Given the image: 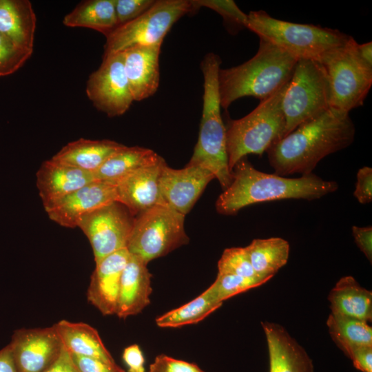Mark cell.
<instances>
[{
  "mask_svg": "<svg viewBox=\"0 0 372 372\" xmlns=\"http://www.w3.org/2000/svg\"><path fill=\"white\" fill-rule=\"evenodd\" d=\"M331 313L367 322L372 319V293L351 276L341 278L331 290Z\"/></svg>",
  "mask_w": 372,
  "mask_h": 372,
  "instance_id": "cell-24",
  "label": "cell"
},
{
  "mask_svg": "<svg viewBox=\"0 0 372 372\" xmlns=\"http://www.w3.org/2000/svg\"><path fill=\"white\" fill-rule=\"evenodd\" d=\"M9 344L17 372H45L58 359L63 348L53 326L17 329Z\"/></svg>",
  "mask_w": 372,
  "mask_h": 372,
  "instance_id": "cell-13",
  "label": "cell"
},
{
  "mask_svg": "<svg viewBox=\"0 0 372 372\" xmlns=\"http://www.w3.org/2000/svg\"><path fill=\"white\" fill-rule=\"evenodd\" d=\"M86 94L94 106L110 117L125 114L134 101L122 52L103 56L100 67L87 81Z\"/></svg>",
  "mask_w": 372,
  "mask_h": 372,
  "instance_id": "cell-12",
  "label": "cell"
},
{
  "mask_svg": "<svg viewBox=\"0 0 372 372\" xmlns=\"http://www.w3.org/2000/svg\"><path fill=\"white\" fill-rule=\"evenodd\" d=\"M216 178L209 170L197 165H187L176 169L162 167L158 183L165 205L186 215L192 209L207 184Z\"/></svg>",
  "mask_w": 372,
  "mask_h": 372,
  "instance_id": "cell-14",
  "label": "cell"
},
{
  "mask_svg": "<svg viewBox=\"0 0 372 372\" xmlns=\"http://www.w3.org/2000/svg\"><path fill=\"white\" fill-rule=\"evenodd\" d=\"M246 28L298 60L319 61L324 54L344 44L351 37L336 29L280 20L263 10L247 14Z\"/></svg>",
  "mask_w": 372,
  "mask_h": 372,
  "instance_id": "cell-5",
  "label": "cell"
},
{
  "mask_svg": "<svg viewBox=\"0 0 372 372\" xmlns=\"http://www.w3.org/2000/svg\"><path fill=\"white\" fill-rule=\"evenodd\" d=\"M134 216L118 201L103 206L82 216L77 227L87 237L95 263L127 247Z\"/></svg>",
  "mask_w": 372,
  "mask_h": 372,
  "instance_id": "cell-11",
  "label": "cell"
},
{
  "mask_svg": "<svg viewBox=\"0 0 372 372\" xmlns=\"http://www.w3.org/2000/svg\"><path fill=\"white\" fill-rule=\"evenodd\" d=\"M36 184L44 209L95 180L93 173L52 158L44 161L36 174Z\"/></svg>",
  "mask_w": 372,
  "mask_h": 372,
  "instance_id": "cell-19",
  "label": "cell"
},
{
  "mask_svg": "<svg viewBox=\"0 0 372 372\" xmlns=\"http://www.w3.org/2000/svg\"><path fill=\"white\" fill-rule=\"evenodd\" d=\"M268 280L269 279L263 278H245L231 273H218L215 281L207 291L217 301L223 302L238 293L260 286Z\"/></svg>",
  "mask_w": 372,
  "mask_h": 372,
  "instance_id": "cell-31",
  "label": "cell"
},
{
  "mask_svg": "<svg viewBox=\"0 0 372 372\" xmlns=\"http://www.w3.org/2000/svg\"><path fill=\"white\" fill-rule=\"evenodd\" d=\"M70 355L77 372H125L116 363L110 364L94 358Z\"/></svg>",
  "mask_w": 372,
  "mask_h": 372,
  "instance_id": "cell-37",
  "label": "cell"
},
{
  "mask_svg": "<svg viewBox=\"0 0 372 372\" xmlns=\"http://www.w3.org/2000/svg\"><path fill=\"white\" fill-rule=\"evenodd\" d=\"M161 45H137L121 52L134 101L147 99L154 95L158 88Z\"/></svg>",
  "mask_w": 372,
  "mask_h": 372,
  "instance_id": "cell-18",
  "label": "cell"
},
{
  "mask_svg": "<svg viewBox=\"0 0 372 372\" xmlns=\"http://www.w3.org/2000/svg\"><path fill=\"white\" fill-rule=\"evenodd\" d=\"M354 197L361 204L372 201V168L363 167L358 171Z\"/></svg>",
  "mask_w": 372,
  "mask_h": 372,
  "instance_id": "cell-38",
  "label": "cell"
},
{
  "mask_svg": "<svg viewBox=\"0 0 372 372\" xmlns=\"http://www.w3.org/2000/svg\"><path fill=\"white\" fill-rule=\"evenodd\" d=\"M32 51L25 49L0 33V77L12 74L30 58Z\"/></svg>",
  "mask_w": 372,
  "mask_h": 372,
  "instance_id": "cell-33",
  "label": "cell"
},
{
  "mask_svg": "<svg viewBox=\"0 0 372 372\" xmlns=\"http://www.w3.org/2000/svg\"><path fill=\"white\" fill-rule=\"evenodd\" d=\"M327 324L333 340L348 357L357 348L372 347V329L366 321L330 313Z\"/></svg>",
  "mask_w": 372,
  "mask_h": 372,
  "instance_id": "cell-29",
  "label": "cell"
},
{
  "mask_svg": "<svg viewBox=\"0 0 372 372\" xmlns=\"http://www.w3.org/2000/svg\"><path fill=\"white\" fill-rule=\"evenodd\" d=\"M130 257L127 248H123L96 263L87 298L104 316L116 314L121 274Z\"/></svg>",
  "mask_w": 372,
  "mask_h": 372,
  "instance_id": "cell-16",
  "label": "cell"
},
{
  "mask_svg": "<svg viewBox=\"0 0 372 372\" xmlns=\"http://www.w3.org/2000/svg\"><path fill=\"white\" fill-rule=\"evenodd\" d=\"M357 48L362 60L372 67V42L369 41L362 44L358 43Z\"/></svg>",
  "mask_w": 372,
  "mask_h": 372,
  "instance_id": "cell-44",
  "label": "cell"
},
{
  "mask_svg": "<svg viewBox=\"0 0 372 372\" xmlns=\"http://www.w3.org/2000/svg\"><path fill=\"white\" fill-rule=\"evenodd\" d=\"M52 326L63 347L70 353L94 358L110 364L116 363L98 331L92 326L65 320Z\"/></svg>",
  "mask_w": 372,
  "mask_h": 372,
  "instance_id": "cell-25",
  "label": "cell"
},
{
  "mask_svg": "<svg viewBox=\"0 0 372 372\" xmlns=\"http://www.w3.org/2000/svg\"><path fill=\"white\" fill-rule=\"evenodd\" d=\"M148 372H205L198 365L164 354L156 357Z\"/></svg>",
  "mask_w": 372,
  "mask_h": 372,
  "instance_id": "cell-36",
  "label": "cell"
},
{
  "mask_svg": "<svg viewBox=\"0 0 372 372\" xmlns=\"http://www.w3.org/2000/svg\"><path fill=\"white\" fill-rule=\"evenodd\" d=\"M267 339L269 372H313L312 360L304 349L280 324L261 323Z\"/></svg>",
  "mask_w": 372,
  "mask_h": 372,
  "instance_id": "cell-21",
  "label": "cell"
},
{
  "mask_svg": "<svg viewBox=\"0 0 372 372\" xmlns=\"http://www.w3.org/2000/svg\"><path fill=\"white\" fill-rule=\"evenodd\" d=\"M165 163L157 162L141 167L116 185L117 201L127 208L133 216L158 205H165L159 189L158 179Z\"/></svg>",
  "mask_w": 372,
  "mask_h": 372,
  "instance_id": "cell-17",
  "label": "cell"
},
{
  "mask_svg": "<svg viewBox=\"0 0 372 372\" xmlns=\"http://www.w3.org/2000/svg\"><path fill=\"white\" fill-rule=\"evenodd\" d=\"M63 23L71 28H87L105 37L118 26L114 0H87L81 2L66 14Z\"/></svg>",
  "mask_w": 372,
  "mask_h": 372,
  "instance_id": "cell-27",
  "label": "cell"
},
{
  "mask_svg": "<svg viewBox=\"0 0 372 372\" xmlns=\"http://www.w3.org/2000/svg\"><path fill=\"white\" fill-rule=\"evenodd\" d=\"M118 25L137 18L155 3L154 0H114Z\"/></svg>",
  "mask_w": 372,
  "mask_h": 372,
  "instance_id": "cell-35",
  "label": "cell"
},
{
  "mask_svg": "<svg viewBox=\"0 0 372 372\" xmlns=\"http://www.w3.org/2000/svg\"><path fill=\"white\" fill-rule=\"evenodd\" d=\"M147 264L141 258L130 254L120 281L116 312L118 318L136 315L150 303L152 274Z\"/></svg>",
  "mask_w": 372,
  "mask_h": 372,
  "instance_id": "cell-20",
  "label": "cell"
},
{
  "mask_svg": "<svg viewBox=\"0 0 372 372\" xmlns=\"http://www.w3.org/2000/svg\"><path fill=\"white\" fill-rule=\"evenodd\" d=\"M358 43L351 36L319 61L328 79L330 107L348 113L363 105L372 85V67L360 57Z\"/></svg>",
  "mask_w": 372,
  "mask_h": 372,
  "instance_id": "cell-7",
  "label": "cell"
},
{
  "mask_svg": "<svg viewBox=\"0 0 372 372\" xmlns=\"http://www.w3.org/2000/svg\"><path fill=\"white\" fill-rule=\"evenodd\" d=\"M220 57L208 53L201 63L204 92L200 131L194 153L188 165L211 172L225 190L232 181L227 150L226 127L220 114L218 87Z\"/></svg>",
  "mask_w": 372,
  "mask_h": 372,
  "instance_id": "cell-4",
  "label": "cell"
},
{
  "mask_svg": "<svg viewBox=\"0 0 372 372\" xmlns=\"http://www.w3.org/2000/svg\"><path fill=\"white\" fill-rule=\"evenodd\" d=\"M123 358L128 366L130 372H145L144 357L137 344L126 347L123 351Z\"/></svg>",
  "mask_w": 372,
  "mask_h": 372,
  "instance_id": "cell-40",
  "label": "cell"
},
{
  "mask_svg": "<svg viewBox=\"0 0 372 372\" xmlns=\"http://www.w3.org/2000/svg\"><path fill=\"white\" fill-rule=\"evenodd\" d=\"M232 181L218 196L216 208L220 214L234 215L256 203L282 199H319L335 192L338 185L311 173L287 178L257 170L245 158L232 169Z\"/></svg>",
  "mask_w": 372,
  "mask_h": 372,
  "instance_id": "cell-2",
  "label": "cell"
},
{
  "mask_svg": "<svg viewBox=\"0 0 372 372\" xmlns=\"http://www.w3.org/2000/svg\"><path fill=\"white\" fill-rule=\"evenodd\" d=\"M260 39L256 54L249 61L219 69L218 87L221 107L252 96L264 101L289 82L297 59L271 42Z\"/></svg>",
  "mask_w": 372,
  "mask_h": 372,
  "instance_id": "cell-3",
  "label": "cell"
},
{
  "mask_svg": "<svg viewBox=\"0 0 372 372\" xmlns=\"http://www.w3.org/2000/svg\"><path fill=\"white\" fill-rule=\"evenodd\" d=\"M114 201H117L116 185L95 180L45 210L52 221L62 227L74 228L82 216Z\"/></svg>",
  "mask_w": 372,
  "mask_h": 372,
  "instance_id": "cell-15",
  "label": "cell"
},
{
  "mask_svg": "<svg viewBox=\"0 0 372 372\" xmlns=\"http://www.w3.org/2000/svg\"><path fill=\"white\" fill-rule=\"evenodd\" d=\"M45 372H77L68 351L62 348L60 355Z\"/></svg>",
  "mask_w": 372,
  "mask_h": 372,
  "instance_id": "cell-42",
  "label": "cell"
},
{
  "mask_svg": "<svg viewBox=\"0 0 372 372\" xmlns=\"http://www.w3.org/2000/svg\"><path fill=\"white\" fill-rule=\"evenodd\" d=\"M352 234L357 246L371 263L372 227L371 226L364 227L353 226Z\"/></svg>",
  "mask_w": 372,
  "mask_h": 372,
  "instance_id": "cell-39",
  "label": "cell"
},
{
  "mask_svg": "<svg viewBox=\"0 0 372 372\" xmlns=\"http://www.w3.org/2000/svg\"><path fill=\"white\" fill-rule=\"evenodd\" d=\"M161 156L152 149L124 145L93 173L95 180L114 185L138 169L157 162Z\"/></svg>",
  "mask_w": 372,
  "mask_h": 372,
  "instance_id": "cell-26",
  "label": "cell"
},
{
  "mask_svg": "<svg viewBox=\"0 0 372 372\" xmlns=\"http://www.w3.org/2000/svg\"><path fill=\"white\" fill-rule=\"evenodd\" d=\"M245 248L254 271L261 278L271 279L289 258V242L281 238L254 239Z\"/></svg>",
  "mask_w": 372,
  "mask_h": 372,
  "instance_id": "cell-28",
  "label": "cell"
},
{
  "mask_svg": "<svg viewBox=\"0 0 372 372\" xmlns=\"http://www.w3.org/2000/svg\"><path fill=\"white\" fill-rule=\"evenodd\" d=\"M223 303L214 299L206 289L193 300L156 318V323L162 328H176L195 324L220 308Z\"/></svg>",
  "mask_w": 372,
  "mask_h": 372,
  "instance_id": "cell-30",
  "label": "cell"
},
{
  "mask_svg": "<svg viewBox=\"0 0 372 372\" xmlns=\"http://www.w3.org/2000/svg\"><path fill=\"white\" fill-rule=\"evenodd\" d=\"M329 108V87L324 67L318 61L298 60L282 103L284 136Z\"/></svg>",
  "mask_w": 372,
  "mask_h": 372,
  "instance_id": "cell-9",
  "label": "cell"
},
{
  "mask_svg": "<svg viewBox=\"0 0 372 372\" xmlns=\"http://www.w3.org/2000/svg\"><path fill=\"white\" fill-rule=\"evenodd\" d=\"M218 269L220 273H231L245 278H261L254 271L245 247L225 249L218 260Z\"/></svg>",
  "mask_w": 372,
  "mask_h": 372,
  "instance_id": "cell-32",
  "label": "cell"
},
{
  "mask_svg": "<svg viewBox=\"0 0 372 372\" xmlns=\"http://www.w3.org/2000/svg\"><path fill=\"white\" fill-rule=\"evenodd\" d=\"M349 358L357 369L362 372H372V347L357 348Z\"/></svg>",
  "mask_w": 372,
  "mask_h": 372,
  "instance_id": "cell-41",
  "label": "cell"
},
{
  "mask_svg": "<svg viewBox=\"0 0 372 372\" xmlns=\"http://www.w3.org/2000/svg\"><path fill=\"white\" fill-rule=\"evenodd\" d=\"M0 372H17L10 344L0 350Z\"/></svg>",
  "mask_w": 372,
  "mask_h": 372,
  "instance_id": "cell-43",
  "label": "cell"
},
{
  "mask_svg": "<svg viewBox=\"0 0 372 372\" xmlns=\"http://www.w3.org/2000/svg\"><path fill=\"white\" fill-rule=\"evenodd\" d=\"M194 10L201 6L211 8L220 14L229 24L240 28H246L247 14L243 12L232 0L191 1Z\"/></svg>",
  "mask_w": 372,
  "mask_h": 372,
  "instance_id": "cell-34",
  "label": "cell"
},
{
  "mask_svg": "<svg viewBox=\"0 0 372 372\" xmlns=\"http://www.w3.org/2000/svg\"><path fill=\"white\" fill-rule=\"evenodd\" d=\"M193 10L191 1H156L141 15L118 25L105 37L103 56L121 52L137 45L162 44L172 25Z\"/></svg>",
  "mask_w": 372,
  "mask_h": 372,
  "instance_id": "cell-10",
  "label": "cell"
},
{
  "mask_svg": "<svg viewBox=\"0 0 372 372\" xmlns=\"http://www.w3.org/2000/svg\"><path fill=\"white\" fill-rule=\"evenodd\" d=\"M124 145L110 140L79 138L68 143L51 158L79 169L94 173Z\"/></svg>",
  "mask_w": 372,
  "mask_h": 372,
  "instance_id": "cell-22",
  "label": "cell"
},
{
  "mask_svg": "<svg viewBox=\"0 0 372 372\" xmlns=\"http://www.w3.org/2000/svg\"><path fill=\"white\" fill-rule=\"evenodd\" d=\"M287 83L244 117L231 120L226 127L230 170L248 154L261 156L285 135L282 103Z\"/></svg>",
  "mask_w": 372,
  "mask_h": 372,
  "instance_id": "cell-6",
  "label": "cell"
},
{
  "mask_svg": "<svg viewBox=\"0 0 372 372\" xmlns=\"http://www.w3.org/2000/svg\"><path fill=\"white\" fill-rule=\"evenodd\" d=\"M37 18L28 0H0V33L33 52Z\"/></svg>",
  "mask_w": 372,
  "mask_h": 372,
  "instance_id": "cell-23",
  "label": "cell"
},
{
  "mask_svg": "<svg viewBox=\"0 0 372 372\" xmlns=\"http://www.w3.org/2000/svg\"><path fill=\"white\" fill-rule=\"evenodd\" d=\"M355 134L349 113L330 107L275 143L267 152L269 165L281 176L311 174L322 158L351 145Z\"/></svg>",
  "mask_w": 372,
  "mask_h": 372,
  "instance_id": "cell-1",
  "label": "cell"
},
{
  "mask_svg": "<svg viewBox=\"0 0 372 372\" xmlns=\"http://www.w3.org/2000/svg\"><path fill=\"white\" fill-rule=\"evenodd\" d=\"M185 215L166 205L154 206L136 216L127 249L148 263L188 243Z\"/></svg>",
  "mask_w": 372,
  "mask_h": 372,
  "instance_id": "cell-8",
  "label": "cell"
}]
</instances>
